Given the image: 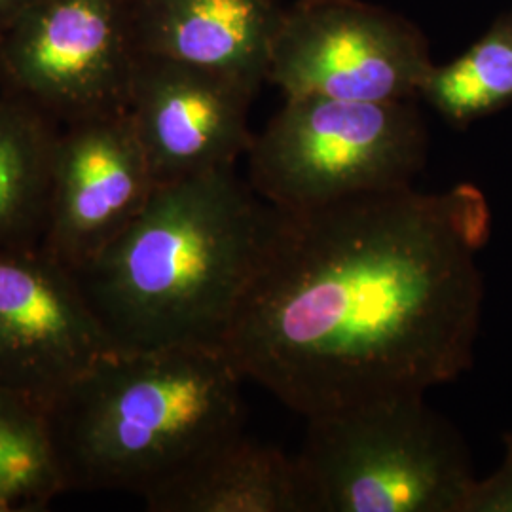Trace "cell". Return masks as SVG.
<instances>
[{
	"label": "cell",
	"mask_w": 512,
	"mask_h": 512,
	"mask_svg": "<svg viewBox=\"0 0 512 512\" xmlns=\"http://www.w3.org/2000/svg\"><path fill=\"white\" fill-rule=\"evenodd\" d=\"M490 232L475 184L275 207L222 351L306 420L425 395L473 365Z\"/></svg>",
	"instance_id": "1"
},
{
	"label": "cell",
	"mask_w": 512,
	"mask_h": 512,
	"mask_svg": "<svg viewBox=\"0 0 512 512\" xmlns=\"http://www.w3.org/2000/svg\"><path fill=\"white\" fill-rule=\"evenodd\" d=\"M274 220L236 165L158 184L74 274L116 351L222 349Z\"/></svg>",
	"instance_id": "2"
},
{
	"label": "cell",
	"mask_w": 512,
	"mask_h": 512,
	"mask_svg": "<svg viewBox=\"0 0 512 512\" xmlns=\"http://www.w3.org/2000/svg\"><path fill=\"white\" fill-rule=\"evenodd\" d=\"M241 378L222 349L114 351L48 406L67 490L145 495L245 431Z\"/></svg>",
	"instance_id": "3"
},
{
	"label": "cell",
	"mask_w": 512,
	"mask_h": 512,
	"mask_svg": "<svg viewBox=\"0 0 512 512\" xmlns=\"http://www.w3.org/2000/svg\"><path fill=\"white\" fill-rule=\"evenodd\" d=\"M294 456L308 512H465L475 484L458 429L425 395L308 418Z\"/></svg>",
	"instance_id": "4"
},
{
	"label": "cell",
	"mask_w": 512,
	"mask_h": 512,
	"mask_svg": "<svg viewBox=\"0 0 512 512\" xmlns=\"http://www.w3.org/2000/svg\"><path fill=\"white\" fill-rule=\"evenodd\" d=\"M285 99L247 152L251 188L281 211L404 190L425 165L427 129L412 101Z\"/></svg>",
	"instance_id": "5"
},
{
	"label": "cell",
	"mask_w": 512,
	"mask_h": 512,
	"mask_svg": "<svg viewBox=\"0 0 512 512\" xmlns=\"http://www.w3.org/2000/svg\"><path fill=\"white\" fill-rule=\"evenodd\" d=\"M433 65L423 33L395 12L365 0H296L277 25L268 82L285 97L414 101Z\"/></svg>",
	"instance_id": "6"
},
{
	"label": "cell",
	"mask_w": 512,
	"mask_h": 512,
	"mask_svg": "<svg viewBox=\"0 0 512 512\" xmlns=\"http://www.w3.org/2000/svg\"><path fill=\"white\" fill-rule=\"evenodd\" d=\"M129 0H37L0 35V92L65 126L126 110Z\"/></svg>",
	"instance_id": "7"
},
{
	"label": "cell",
	"mask_w": 512,
	"mask_h": 512,
	"mask_svg": "<svg viewBox=\"0 0 512 512\" xmlns=\"http://www.w3.org/2000/svg\"><path fill=\"white\" fill-rule=\"evenodd\" d=\"M78 277L40 247L0 249V387L48 410L114 353Z\"/></svg>",
	"instance_id": "8"
},
{
	"label": "cell",
	"mask_w": 512,
	"mask_h": 512,
	"mask_svg": "<svg viewBox=\"0 0 512 512\" xmlns=\"http://www.w3.org/2000/svg\"><path fill=\"white\" fill-rule=\"evenodd\" d=\"M256 95L228 74L164 55H135L126 110L156 186L232 167L247 156Z\"/></svg>",
	"instance_id": "9"
},
{
	"label": "cell",
	"mask_w": 512,
	"mask_h": 512,
	"mask_svg": "<svg viewBox=\"0 0 512 512\" xmlns=\"http://www.w3.org/2000/svg\"><path fill=\"white\" fill-rule=\"evenodd\" d=\"M154 188L128 110L61 126L40 249L80 270L137 219Z\"/></svg>",
	"instance_id": "10"
},
{
	"label": "cell",
	"mask_w": 512,
	"mask_h": 512,
	"mask_svg": "<svg viewBox=\"0 0 512 512\" xmlns=\"http://www.w3.org/2000/svg\"><path fill=\"white\" fill-rule=\"evenodd\" d=\"M285 4L281 0H129L137 54L228 74L260 92Z\"/></svg>",
	"instance_id": "11"
},
{
	"label": "cell",
	"mask_w": 512,
	"mask_h": 512,
	"mask_svg": "<svg viewBox=\"0 0 512 512\" xmlns=\"http://www.w3.org/2000/svg\"><path fill=\"white\" fill-rule=\"evenodd\" d=\"M143 501L150 512H308L294 456L245 431L207 450Z\"/></svg>",
	"instance_id": "12"
},
{
	"label": "cell",
	"mask_w": 512,
	"mask_h": 512,
	"mask_svg": "<svg viewBox=\"0 0 512 512\" xmlns=\"http://www.w3.org/2000/svg\"><path fill=\"white\" fill-rule=\"evenodd\" d=\"M59 124L0 92V249L40 247Z\"/></svg>",
	"instance_id": "13"
},
{
	"label": "cell",
	"mask_w": 512,
	"mask_h": 512,
	"mask_svg": "<svg viewBox=\"0 0 512 512\" xmlns=\"http://www.w3.org/2000/svg\"><path fill=\"white\" fill-rule=\"evenodd\" d=\"M420 97L456 128L512 103V12L454 61L433 65Z\"/></svg>",
	"instance_id": "14"
},
{
	"label": "cell",
	"mask_w": 512,
	"mask_h": 512,
	"mask_svg": "<svg viewBox=\"0 0 512 512\" xmlns=\"http://www.w3.org/2000/svg\"><path fill=\"white\" fill-rule=\"evenodd\" d=\"M63 492L46 408L0 387V503L8 512L42 511Z\"/></svg>",
	"instance_id": "15"
},
{
	"label": "cell",
	"mask_w": 512,
	"mask_h": 512,
	"mask_svg": "<svg viewBox=\"0 0 512 512\" xmlns=\"http://www.w3.org/2000/svg\"><path fill=\"white\" fill-rule=\"evenodd\" d=\"M465 512H512V433L505 435V456L494 475L476 478Z\"/></svg>",
	"instance_id": "16"
},
{
	"label": "cell",
	"mask_w": 512,
	"mask_h": 512,
	"mask_svg": "<svg viewBox=\"0 0 512 512\" xmlns=\"http://www.w3.org/2000/svg\"><path fill=\"white\" fill-rule=\"evenodd\" d=\"M37 0H0V35Z\"/></svg>",
	"instance_id": "17"
},
{
	"label": "cell",
	"mask_w": 512,
	"mask_h": 512,
	"mask_svg": "<svg viewBox=\"0 0 512 512\" xmlns=\"http://www.w3.org/2000/svg\"><path fill=\"white\" fill-rule=\"evenodd\" d=\"M0 512H8V509H6L2 503H0Z\"/></svg>",
	"instance_id": "18"
}]
</instances>
